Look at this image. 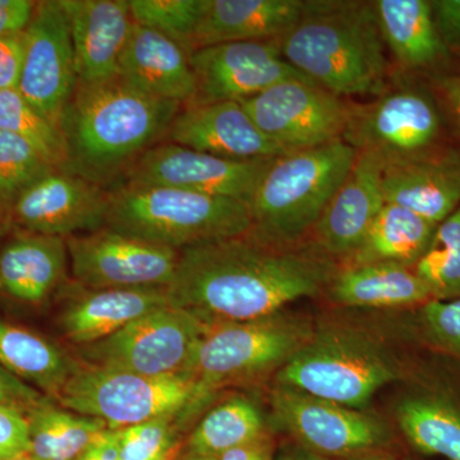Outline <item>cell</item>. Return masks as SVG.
Returning <instances> with one entry per match:
<instances>
[{
  "label": "cell",
  "mask_w": 460,
  "mask_h": 460,
  "mask_svg": "<svg viewBox=\"0 0 460 460\" xmlns=\"http://www.w3.org/2000/svg\"><path fill=\"white\" fill-rule=\"evenodd\" d=\"M334 274L323 257L248 233L181 250L166 295L174 307L211 323L250 321L317 295Z\"/></svg>",
  "instance_id": "6da1fadb"
},
{
  "label": "cell",
  "mask_w": 460,
  "mask_h": 460,
  "mask_svg": "<svg viewBox=\"0 0 460 460\" xmlns=\"http://www.w3.org/2000/svg\"><path fill=\"white\" fill-rule=\"evenodd\" d=\"M181 104L154 98L119 75L77 83L60 115L65 171L102 187L111 183L171 128Z\"/></svg>",
  "instance_id": "7a4b0ae2"
},
{
  "label": "cell",
  "mask_w": 460,
  "mask_h": 460,
  "mask_svg": "<svg viewBox=\"0 0 460 460\" xmlns=\"http://www.w3.org/2000/svg\"><path fill=\"white\" fill-rule=\"evenodd\" d=\"M279 47L293 68L341 98L385 90V41L372 2L314 0Z\"/></svg>",
  "instance_id": "3957f363"
},
{
  "label": "cell",
  "mask_w": 460,
  "mask_h": 460,
  "mask_svg": "<svg viewBox=\"0 0 460 460\" xmlns=\"http://www.w3.org/2000/svg\"><path fill=\"white\" fill-rule=\"evenodd\" d=\"M343 140L274 157L251 199V234L290 247L314 230L356 160Z\"/></svg>",
  "instance_id": "277c9868"
},
{
  "label": "cell",
  "mask_w": 460,
  "mask_h": 460,
  "mask_svg": "<svg viewBox=\"0 0 460 460\" xmlns=\"http://www.w3.org/2000/svg\"><path fill=\"white\" fill-rule=\"evenodd\" d=\"M105 226L181 251L246 235L252 230V217L250 206L238 199L126 183L108 192Z\"/></svg>",
  "instance_id": "5b68a950"
},
{
  "label": "cell",
  "mask_w": 460,
  "mask_h": 460,
  "mask_svg": "<svg viewBox=\"0 0 460 460\" xmlns=\"http://www.w3.org/2000/svg\"><path fill=\"white\" fill-rule=\"evenodd\" d=\"M402 376L401 363L367 332L330 326L313 337L280 368L277 384L353 410Z\"/></svg>",
  "instance_id": "8992f818"
},
{
  "label": "cell",
  "mask_w": 460,
  "mask_h": 460,
  "mask_svg": "<svg viewBox=\"0 0 460 460\" xmlns=\"http://www.w3.org/2000/svg\"><path fill=\"white\" fill-rule=\"evenodd\" d=\"M313 334L307 320L284 313L213 323L199 339L183 374L208 399L222 387L280 370Z\"/></svg>",
  "instance_id": "52a82bcc"
},
{
  "label": "cell",
  "mask_w": 460,
  "mask_h": 460,
  "mask_svg": "<svg viewBox=\"0 0 460 460\" xmlns=\"http://www.w3.org/2000/svg\"><path fill=\"white\" fill-rule=\"evenodd\" d=\"M65 410L102 420L118 431L172 414H190L208 398L187 374L146 376L135 372L78 366L58 396Z\"/></svg>",
  "instance_id": "ba28073f"
},
{
  "label": "cell",
  "mask_w": 460,
  "mask_h": 460,
  "mask_svg": "<svg viewBox=\"0 0 460 460\" xmlns=\"http://www.w3.org/2000/svg\"><path fill=\"white\" fill-rule=\"evenodd\" d=\"M444 115L435 93L399 84L368 104L352 108L343 141L376 156L384 168L444 151Z\"/></svg>",
  "instance_id": "9c48e42d"
},
{
  "label": "cell",
  "mask_w": 460,
  "mask_h": 460,
  "mask_svg": "<svg viewBox=\"0 0 460 460\" xmlns=\"http://www.w3.org/2000/svg\"><path fill=\"white\" fill-rule=\"evenodd\" d=\"M213 323L168 305L128 323L104 341L81 347V357L96 367L146 375L183 374L199 339Z\"/></svg>",
  "instance_id": "30bf717a"
},
{
  "label": "cell",
  "mask_w": 460,
  "mask_h": 460,
  "mask_svg": "<svg viewBox=\"0 0 460 460\" xmlns=\"http://www.w3.org/2000/svg\"><path fill=\"white\" fill-rule=\"evenodd\" d=\"M241 104L286 154L343 140L352 111L341 96L299 80L274 84Z\"/></svg>",
  "instance_id": "8fae6325"
},
{
  "label": "cell",
  "mask_w": 460,
  "mask_h": 460,
  "mask_svg": "<svg viewBox=\"0 0 460 460\" xmlns=\"http://www.w3.org/2000/svg\"><path fill=\"white\" fill-rule=\"evenodd\" d=\"M271 420L305 449L325 458L376 452L392 438L386 423L374 414L280 384L271 393Z\"/></svg>",
  "instance_id": "7c38bea8"
},
{
  "label": "cell",
  "mask_w": 460,
  "mask_h": 460,
  "mask_svg": "<svg viewBox=\"0 0 460 460\" xmlns=\"http://www.w3.org/2000/svg\"><path fill=\"white\" fill-rule=\"evenodd\" d=\"M72 275L89 289L166 288L180 251L104 228L66 239Z\"/></svg>",
  "instance_id": "4fadbf2b"
},
{
  "label": "cell",
  "mask_w": 460,
  "mask_h": 460,
  "mask_svg": "<svg viewBox=\"0 0 460 460\" xmlns=\"http://www.w3.org/2000/svg\"><path fill=\"white\" fill-rule=\"evenodd\" d=\"M190 60L196 95L189 105L241 102L284 81L313 83L284 59L279 39L210 45L193 50Z\"/></svg>",
  "instance_id": "5bb4252c"
},
{
  "label": "cell",
  "mask_w": 460,
  "mask_h": 460,
  "mask_svg": "<svg viewBox=\"0 0 460 460\" xmlns=\"http://www.w3.org/2000/svg\"><path fill=\"white\" fill-rule=\"evenodd\" d=\"M271 160L239 162L168 142L142 154L127 172V183L174 187L250 204Z\"/></svg>",
  "instance_id": "9a60e30c"
},
{
  "label": "cell",
  "mask_w": 460,
  "mask_h": 460,
  "mask_svg": "<svg viewBox=\"0 0 460 460\" xmlns=\"http://www.w3.org/2000/svg\"><path fill=\"white\" fill-rule=\"evenodd\" d=\"M25 32L26 58L18 91L58 127L78 83L71 30L59 0L38 3Z\"/></svg>",
  "instance_id": "2e32d148"
},
{
  "label": "cell",
  "mask_w": 460,
  "mask_h": 460,
  "mask_svg": "<svg viewBox=\"0 0 460 460\" xmlns=\"http://www.w3.org/2000/svg\"><path fill=\"white\" fill-rule=\"evenodd\" d=\"M108 192L80 175L54 169L12 206L14 220L35 234L65 238L107 223Z\"/></svg>",
  "instance_id": "e0dca14e"
},
{
  "label": "cell",
  "mask_w": 460,
  "mask_h": 460,
  "mask_svg": "<svg viewBox=\"0 0 460 460\" xmlns=\"http://www.w3.org/2000/svg\"><path fill=\"white\" fill-rule=\"evenodd\" d=\"M166 137L172 144L239 162L286 155L238 102L186 105L175 115Z\"/></svg>",
  "instance_id": "ac0fdd59"
},
{
  "label": "cell",
  "mask_w": 460,
  "mask_h": 460,
  "mask_svg": "<svg viewBox=\"0 0 460 460\" xmlns=\"http://www.w3.org/2000/svg\"><path fill=\"white\" fill-rule=\"evenodd\" d=\"M74 42L78 83L96 84L118 75L131 35L128 0H59Z\"/></svg>",
  "instance_id": "d6986e66"
},
{
  "label": "cell",
  "mask_w": 460,
  "mask_h": 460,
  "mask_svg": "<svg viewBox=\"0 0 460 460\" xmlns=\"http://www.w3.org/2000/svg\"><path fill=\"white\" fill-rule=\"evenodd\" d=\"M384 164L368 153H357L334 198L314 226L317 242L329 256L345 260L362 243L375 217L385 205Z\"/></svg>",
  "instance_id": "ffe728a7"
},
{
  "label": "cell",
  "mask_w": 460,
  "mask_h": 460,
  "mask_svg": "<svg viewBox=\"0 0 460 460\" xmlns=\"http://www.w3.org/2000/svg\"><path fill=\"white\" fill-rule=\"evenodd\" d=\"M118 75L154 98L189 105L196 80L190 53L168 36L135 23L119 60Z\"/></svg>",
  "instance_id": "44dd1931"
},
{
  "label": "cell",
  "mask_w": 460,
  "mask_h": 460,
  "mask_svg": "<svg viewBox=\"0 0 460 460\" xmlns=\"http://www.w3.org/2000/svg\"><path fill=\"white\" fill-rule=\"evenodd\" d=\"M310 5V0H205L192 51L223 42L278 40Z\"/></svg>",
  "instance_id": "7402d4cb"
},
{
  "label": "cell",
  "mask_w": 460,
  "mask_h": 460,
  "mask_svg": "<svg viewBox=\"0 0 460 460\" xmlns=\"http://www.w3.org/2000/svg\"><path fill=\"white\" fill-rule=\"evenodd\" d=\"M385 202L440 224L460 206V155L444 150L425 159L384 168Z\"/></svg>",
  "instance_id": "603a6c76"
},
{
  "label": "cell",
  "mask_w": 460,
  "mask_h": 460,
  "mask_svg": "<svg viewBox=\"0 0 460 460\" xmlns=\"http://www.w3.org/2000/svg\"><path fill=\"white\" fill-rule=\"evenodd\" d=\"M168 305L166 288L90 289L66 305L60 314V328L69 341L84 347Z\"/></svg>",
  "instance_id": "cb8c5ba5"
},
{
  "label": "cell",
  "mask_w": 460,
  "mask_h": 460,
  "mask_svg": "<svg viewBox=\"0 0 460 460\" xmlns=\"http://www.w3.org/2000/svg\"><path fill=\"white\" fill-rule=\"evenodd\" d=\"M381 35L396 62L413 72L438 71L449 62L428 0L372 2Z\"/></svg>",
  "instance_id": "d4e9b609"
},
{
  "label": "cell",
  "mask_w": 460,
  "mask_h": 460,
  "mask_svg": "<svg viewBox=\"0 0 460 460\" xmlns=\"http://www.w3.org/2000/svg\"><path fill=\"white\" fill-rule=\"evenodd\" d=\"M335 304L357 308H398L432 299L428 286L413 269L395 263L345 266L329 283Z\"/></svg>",
  "instance_id": "484cf974"
},
{
  "label": "cell",
  "mask_w": 460,
  "mask_h": 460,
  "mask_svg": "<svg viewBox=\"0 0 460 460\" xmlns=\"http://www.w3.org/2000/svg\"><path fill=\"white\" fill-rule=\"evenodd\" d=\"M66 241L54 235H23L0 253V287L21 301L39 304L65 278L68 262Z\"/></svg>",
  "instance_id": "4316f807"
},
{
  "label": "cell",
  "mask_w": 460,
  "mask_h": 460,
  "mask_svg": "<svg viewBox=\"0 0 460 460\" xmlns=\"http://www.w3.org/2000/svg\"><path fill=\"white\" fill-rule=\"evenodd\" d=\"M436 228L438 224L413 211L385 202L362 243L345 263L347 266L395 263L413 269L431 243Z\"/></svg>",
  "instance_id": "83f0119b"
},
{
  "label": "cell",
  "mask_w": 460,
  "mask_h": 460,
  "mask_svg": "<svg viewBox=\"0 0 460 460\" xmlns=\"http://www.w3.org/2000/svg\"><path fill=\"white\" fill-rule=\"evenodd\" d=\"M0 366L53 396H59L66 380L78 367L62 349L40 335L3 320Z\"/></svg>",
  "instance_id": "f1b7e54d"
},
{
  "label": "cell",
  "mask_w": 460,
  "mask_h": 460,
  "mask_svg": "<svg viewBox=\"0 0 460 460\" xmlns=\"http://www.w3.org/2000/svg\"><path fill=\"white\" fill-rule=\"evenodd\" d=\"M396 420L419 452L460 460V407L444 396L411 394L396 405Z\"/></svg>",
  "instance_id": "f546056e"
},
{
  "label": "cell",
  "mask_w": 460,
  "mask_h": 460,
  "mask_svg": "<svg viewBox=\"0 0 460 460\" xmlns=\"http://www.w3.org/2000/svg\"><path fill=\"white\" fill-rule=\"evenodd\" d=\"M27 420L29 456L35 460H77L108 429L102 420L59 410L49 402L30 411Z\"/></svg>",
  "instance_id": "4dcf8cb0"
},
{
  "label": "cell",
  "mask_w": 460,
  "mask_h": 460,
  "mask_svg": "<svg viewBox=\"0 0 460 460\" xmlns=\"http://www.w3.org/2000/svg\"><path fill=\"white\" fill-rule=\"evenodd\" d=\"M259 405L244 395L226 399L199 420L187 441L190 456L217 458L230 449L265 436Z\"/></svg>",
  "instance_id": "1f68e13d"
},
{
  "label": "cell",
  "mask_w": 460,
  "mask_h": 460,
  "mask_svg": "<svg viewBox=\"0 0 460 460\" xmlns=\"http://www.w3.org/2000/svg\"><path fill=\"white\" fill-rule=\"evenodd\" d=\"M413 271L428 286L432 299L460 298V206L438 224Z\"/></svg>",
  "instance_id": "d6a6232c"
},
{
  "label": "cell",
  "mask_w": 460,
  "mask_h": 460,
  "mask_svg": "<svg viewBox=\"0 0 460 460\" xmlns=\"http://www.w3.org/2000/svg\"><path fill=\"white\" fill-rule=\"evenodd\" d=\"M0 131L23 138L50 164L66 168V145L60 129L39 113L18 89L0 90Z\"/></svg>",
  "instance_id": "836d02e7"
},
{
  "label": "cell",
  "mask_w": 460,
  "mask_h": 460,
  "mask_svg": "<svg viewBox=\"0 0 460 460\" xmlns=\"http://www.w3.org/2000/svg\"><path fill=\"white\" fill-rule=\"evenodd\" d=\"M133 22L168 36L192 53L205 0H128Z\"/></svg>",
  "instance_id": "e575fe53"
},
{
  "label": "cell",
  "mask_w": 460,
  "mask_h": 460,
  "mask_svg": "<svg viewBox=\"0 0 460 460\" xmlns=\"http://www.w3.org/2000/svg\"><path fill=\"white\" fill-rule=\"evenodd\" d=\"M54 169L30 142L0 131V205L12 208L22 192Z\"/></svg>",
  "instance_id": "d590c367"
},
{
  "label": "cell",
  "mask_w": 460,
  "mask_h": 460,
  "mask_svg": "<svg viewBox=\"0 0 460 460\" xmlns=\"http://www.w3.org/2000/svg\"><path fill=\"white\" fill-rule=\"evenodd\" d=\"M178 417H159L118 429L120 460H174L178 450Z\"/></svg>",
  "instance_id": "8d00e7d4"
},
{
  "label": "cell",
  "mask_w": 460,
  "mask_h": 460,
  "mask_svg": "<svg viewBox=\"0 0 460 460\" xmlns=\"http://www.w3.org/2000/svg\"><path fill=\"white\" fill-rule=\"evenodd\" d=\"M419 323L429 344L460 358V298L429 299L420 305Z\"/></svg>",
  "instance_id": "74e56055"
},
{
  "label": "cell",
  "mask_w": 460,
  "mask_h": 460,
  "mask_svg": "<svg viewBox=\"0 0 460 460\" xmlns=\"http://www.w3.org/2000/svg\"><path fill=\"white\" fill-rule=\"evenodd\" d=\"M30 450L29 420L16 408L0 404V460L27 456Z\"/></svg>",
  "instance_id": "f35d334b"
},
{
  "label": "cell",
  "mask_w": 460,
  "mask_h": 460,
  "mask_svg": "<svg viewBox=\"0 0 460 460\" xmlns=\"http://www.w3.org/2000/svg\"><path fill=\"white\" fill-rule=\"evenodd\" d=\"M25 58V31L0 36V90L18 89Z\"/></svg>",
  "instance_id": "ab89813d"
},
{
  "label": "cell",
  "mask_w": 460,
  "mask_h": 460,
  "mask_svg": "<svg viewBox=\"0 0 460 460\" xmlns=\"http://www.w3.org/2000/svg\"><path fill=\"white\" fill-rule=\"evenodd\" d=\"M47 402L38 389L0 366V404L30 413Z\"/></svg>",
  "instance_id": "60d3db41"
},
{
  "label": "cell",
  "mask_w": 460,
  "mask_h": 460,
  "mask_svg": "<svg viewBox=\"0 0 460 460\" xmlns=\"http://www.w3.org/2000/svg\"><path fill=\"white\" fill-rule=\"evenodd\" d=\"M436 29L447 49L460 54V0L431 2Z\"/></svg>",
  "instance_id": "b9f144b4"
},
{
  "label": "cell",
  "mask_w": 460,
  "mask_h": 460,
  "mask_svg": "<svg viewBox=\"0 0 460 460\" xmlns=\"http://www.w3.org/2000/svg\"><path fill=\"white\" fill-rule=\"evenodd\" d=\"M435 93L443 115H447L454 131L460 137V71L438 75L435 78Z\"/></svg>",
  "instance_id": "7bdbcfd3"
},
{
  "label": "cell",
  "mask_w": 460,
  "mask_h": 460,
  "mask_svg": "<svg viewBox=\"0 0 460 460\" xmlns=\"http://www.w3.org/2000/svg\"><path fill=\"white\" fill-rule=\"evenodd\" d=\"M36 4L31 0H0V36L26 31Z\"/></svg>",
  "instance_id": "ee69618b"
},
{
  "label": "cell",
  "mask_w": 460,
  "mask_h": 460,
  "mask_svg": "<svg viewBox=\"0 0 460 460\" xmlns=\"http://www.w3.org/2000/svg\"><path fill=\"white\" fill-rule=\"evenodd\" d=\"M217 460H275L272 456V447L265 436L252 443L241 445L217 456Z\"/></svg>",
  "instance_id": "f6af8a7d"
},
{
  "label": "cell",
  "mask_w": 460,
  "mask_h": 460,
  "mask_svg": "<svg viewBox=\"0 0 460 460\" xmlns=\"http://www.w3.org/2000/svg\"><path fill=\"white\" fill-rule=\"evenodd\" d=\"M275 460H329L325 456H321L319 454L310 452L305 449L304 447H295V449L288 450L283 456Z\"/></svg>",
  "instance_id": "bcb514c9"
},
{
  "label": "cell",
  "mask_w": 460,
  "mask_h": 460,
  "mask_svg": "<svg viewBox=\"0 0 460 460\" xmlns=\"http://www.w3.org/2000/svg\"><path fill=\"white\" fill-rule=\"evenodd\" d=\"M343 460H395L393 456H390L389 454L380 452V450H376V452H368L358 454V456H348V458H343Z\"/></svg>",
  "instance_id": "7dc6e473"
},
{
  "label": "cell",
  "mask_w": 460,
  "mask_h": 460,
  "mask_svg": "<svg viewBox=\"0 0 460 460\" xmlns=\"http://www.w3.org/2000/svg\"><path fill=\"white\" fill-rule=\"evenodd\" d=\"M77 460H96L95 456H93V450H91V447Z\"/></svg>",
  "instance_id": "c3c4849f"
},
{
  "label": "cell",
  "mask_w": 460,
  "mask_h": 460,
  "mask_svg": "<svg viewBox=\"0 0 460 460\" xmlns=\"http://www.w3.org/2000/svg\"><path fill=\"white\" fill-rule=\"evenodd\" d=\"M183 460H217V458H211V456H187Z\"/></svg>",
  "instance_id": "681fc988"
},
{
  "label": "cell",
  "mask_w": 460,
  "mask_h": 460,
  "mask_svg": "<svg viewBox=\"0 0 460 460\" xmlns=\"http://www.w3.org/2000/svg\"><path fill=\"white\" fill-rule=\"evenodd\" d=\"M12 460H35V459L31 458V456H30L29 454H27V456H18V458L12 459Z\"/></svg>",
  "instance_id": "f907efd6"
}]
</instances>
